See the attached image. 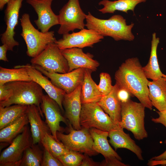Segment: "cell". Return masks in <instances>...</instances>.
I'll return each mask as SVG.
<instances>
[{
    "label": "cell",
    "instance_id": "cell-1",
    "mask_svg": "<svg viewBox=\"0 0 166 166\" xmlns=\"http://www.w3.org/2000/svg\"><path fill=\"white\" fill-rule=\"evenodd\" d=\"M114 78L119 86L126 89L146 108L152 110L148 97V80L137 57L126 59L115 72Z\"/></svg>",
    "mask_w": 166,
    "mask_h": 166
},
{
    "label": "cell",
    "instance_id": "cell-2",
    "mask_svg": "<svg viewBox=\"0 0 166 166\" xmlns=\"http://www.w3.org/2000/svg\"><path fill=\"white\" fill-rule=\"evenodd\" d=\"M85 26L94 30L103 36H109L115 40L132 41L135 37L132 32L134 26L127 25L126 19L121 15H114L108 19H101L93 15L90 12L86 16Z\"/></svg>",
    "mask_w": 166,
    "mask_h": 166
},
{
    "label": "cell",
    "instance_id": "cell-3",
    "mask_svg": "<svg viewBox=\"0 0 166 166\" xmlns=\"http://www.w3.org/2000/svg\"><path fill=\"white\" fill-rule=\"evenodd\" d=\"M4 85L10 89L12 93L7 99L0 101V107H4L15 104L34 105L38 108L43 117L41 105L44 94L42 88L39 84L31 81H12Z\"/></svg>",
    "mask_w": 166,
    "mask_h": 166
},
{
    "label": "cell",
    "instance_id": "cell-4",
    "mask_svg": "<svg viewBox=\"0 0 166 166\" xmlns=\"http://www.w3.org/2000/svg\"><path fill=\"white\" fill-rule=\"evenodd\" d=\"M20 20L22 29L21 35L26 44V54L29 57H36L49 43H54L56 41L54 31L44 33L36 29L30 21L29 14H23Z\"/></svg>",
    "mask_w": 166,
    "mask_h": 166
},
{
    "label": "cell",
    "instance_id": "cell-5",
    "mask_svg": "<svg viewBox=\"0 0 166 166\" xmlns=\"http://www.w3.org/2000/svg\"><path fill=\"white\" fill-rule=\"evenodd\" d=\"M121 119L119 125L123 129L130 131L135 138L139 140L148 136L144 126L146 108L140 102L130 99L121 103Z\"/></svg>",
    "mask_w": 166,
    "mask_h": 166
},
{
    "label": "cell",
    "instance_id": "cell-6",
    "mask_svg": "<svg viewBox=\"0 0 166 166\" xmlns=\"http://www.w3.org/2000/svg\"><path fill=\"white\" fill-rule=\"evenodd\" d=\"M80 122L81 127L89 129L95 128L109 132L123 129L111 118L97 102L82 104Z\"/></svg>",
    "mask_w": 166,
    "mask_h": 166
},
{
    "label": "cell",
    "instance_id": "cell-7",
    "mask_svg": "<svg viewBox=\"0 0 166 166\" xmlns=\"http://www.w3.org/2000/svg\"><path fill=\"white\" fill-rule=\"evenodd\" d=\"M68 125V134L57 132V137L59 141L71 150L84 153L90 156L98 154L93 148V140L89 129L81 127L79 130H76L69 122Z\"/></svg>",
    "mask_w": 166,
    "mask_h": 166
},
{
    "label": "cell",
    "instance_id": "cell-8",
    "mask_svg": "<svg viewBox=\"0 0 166 166\" xmlns=\"http://www.w3.org/2000/svg\"><path fill=\"white\" fill-rule=\"evenodd\" d=\"M86 15L81 7L79 0H69L59 12L60 27L58 33L63 35L75 29L84 28Z\"/></svg>",
    "mask_w": 166,
    "mask_h": 166
},
{
    "label": "cell",
    "instance_id": "cell-9",
    "mask_svg": "<svg viewBox=\"0 0 166 166\" xmlns=\"http://www.w3.org/2000/svg\"><path fill=\"white\" fill-rule=\"evenodd\" d=\"M30 62L49 72L61 73L68 72L67 61L54 43H49L38 56L32 58Z\"/></svg>",
    "mask_w": 166,
    "mask_h": 166
},
{
    "label": "cell",
    "instance_id": "cell-10",
    "mask_svg": "<svg viewBox=\"0 0 166 166\" xmlns=\"http://www.w3.org/2000/svg\"><path fill=\"white\" fill-rule=\"evenodd\" d=\"M10 144L0 154V166H19L25 151L33 144L30 130L27 125Z\"/></svg>",
    "mask_w": 166,
    "mask_h": 166
},
{
    "label": "cell",
    "instance_id": "cell-11",
    "mask_svg": "<svg viewBox=\"0 0 166 166\" xmlns=\"http://www.w3.org/2000/svg\"><path fill=\"white\" fill-rule=\"evenodd\" d=\"M104 37L95 30L84 28L77 32L63 35L62 38L54 43L60 49L73 47L81 49L92 47L95 44L101 41Z\"/></svg>",
    "mask_w": 166,
    "mask_h": 166
},
{
    "label": "cell",
    "instance_id": "cell-12",
    "mask_svg": "<svg viewBox=\"0 0 166 166\" xmlns=\"http://www.w3.org/2000/svg\"><path fill=\"white\" fill-rule=\"evenodd\" d=\"M37 69L49 78L53 84L66 93L73 91L83 82L85 69L80 68L64 73L49 72L41 66L32 65Z\"/></svg>",
    "mask_w": 166,
    "mask_h": 166
},
{
    "label": "cell",
    "instance_id": "cell-13",
    "mask_svg": "<svg viewBox=\"0 0 166 166\" xmlns=\"http://www.w3.org/2000/svg\"><path fill=\"white\" fill-rule=\"evenodd\" d=\"M24 0H10L5 11L6 25L5 31L1 35V40L7 47L8 50L13 51L14 47L19 45L14 38V29L18 24L20 10Z\"/></svg>",
    "mask_w": 166,
    "mask_h": 166
},
{
    "label": "cell",
    "instance_id": "cell-14",
    "mask_svg": "<svg viewBox=\"0 0 166 166\" xmlns=\"http://www.w3.org/2000/svg\"><path fill=\"white\" fill-rule=\"evenodd\" d=\"M41 107L45 117V123L48 126L53 137L59 141L57 136V132H62L63 128L60 126L61 122L68 125L69 121L61 114L57 103L48 95H44Z\"/></svg>",
    "mask_w": 166,
    "mask_h": 166
},
{
    "label": "cell",
    "instance_id": "cell-15",
    "mask_svg": "<svg viewBox=\"0 0 166 166\" xmlns=\"http://www.w3.org/2000/svg\"><path fill=\"white\" fill-rule=\"evenodd\" d=\"M53 0H26L34 8L38 18L34 21L38 29L45 33L53 26L59 24L58 15L52 10L51 5Z\"/></svg>",
    "mask_w": 166,
    "mask_h": 166
},
{
    "label": "cell",
    "instance_id": "cell-16",
    "mask_svg": "<svg viewBox=\"0 0 166 166\" xmlns=\"http://www.w3.org/2000/svg\"><path fill=\"white\" fill-rule=\"evenodd\" d=\"M60 50L67 61L68 72L80 68L88 69L95 71L100 65L97 61L93 59L92 54L85 53L82 49L73 47Z\"/></svg>",
    "mask_w": 166,
    "mask_h": 166
},
{
    "label": "cell",
    "instance_id": "cell-17",
    "mask_svg": "<svg viewBox=\"0 0 166 166\" xmlns=\"http://www.w3.org/2000/svg\"><path fill=\"white\" fill-rule=\"evenodd\" d=\"M81 85L72 92L66 93L62 101L66 118L73 128L77 130L81 128L80 122L82 106L81 99Z\"/></svg>",
    "mask_w": 166,
    "mask_h": 166
},
{
    "label": "cell",
    "instance_id": "cell-18",
    "mask_svg": "<svg viewBox=\"0 0 166 166\" xmlns=\"http://www.w3.org/2000/svg\"><path fill=\"white\" fill-rule=\"evenodd\" d=\"M27 69L32 81L39 84L46 92L47 95L58 104L61 110L64 111L62 101L65 92L54 85L48 78L34 67L30 64L23 65Z\"/></svg>",
    "mask_w": 166,
    "mask_h": 166
},
{
    "label": "cell",
    "instance_id": "cell-19",
    "mask_svg": "<svg viewBox=\"0 0 166 166\" xmlns=\"http://www.w3.org/2000/svg\"><path fill=\"white\" fill-rule=\"evenodd\" d=\"M26 114L30 126L33 144L41 143L45 134L50 132L49 129L42 119L39 109L35 105H28Z\"/></svg>",
    "mask_w": 166,
    "mask_h": 166
},
{
    "label": "cell",
    "instance_id": "cell-20",
    "mask_svg": "<svg viewBox=\"0 0 166 166\" xmlns=\"http://www.w3.org/2000/svg\"><path fill=\"white\" fill-rule=\"evenodd\" d=\"M108 137L109 138V143L116 151L119 148H126L135 154L139 160H144L142 149L131 138L129 134L124 131L123 129L109 132Z\"/></svg>",
    "mask_w": 166,
    "mask_h": 166
},
{
    "label": "cell",
    "instance_id": "cell-21",
    "mask_svg": "<svg viewBox=\"0 0 166 166\" xmlns=\"http://www.w3.org/2000/svg\"><path fill=\"white\" fill-rule=\"evenodd\" d=\"M117 87L115 83L110 92L102 96L97 103L114 122L119 125L121 119V105L117 96Z\"/></svg>",
    "mask_w": 166,
    "mask_h": 166
},
{
    "label": "cell",
    "instance_id": "cell-22",
    "mask_svg": "<svg viewBox=\"0 0 166 166\" xmlns=\"http://www.w3.org/2000/svg\"><path fill=\"white\" fill-rule=\"evenodd\" d=\"M93 140V148L98 153L101 154L105 159L116 157L121 160V157L111 147L107 139L109 132L95 128L89 129Z\"/></svg>",
    "mask_w": 166,
    "mask_h": 166
},
{
    "label": "cell",
    "instance_id": "cell-23",
    "mask_svg": "<svg viewBox=\"0 0 166 166\" xmlns=\"http://www.w3.org/2000/svg\"><path fill=\"white\" fill-rule=\"evenodd\" d=\"M148 97L152 106L159 111L166 109V80L163 77L148 81Z\"/></svg>",
    "mask_w": 166,
    "mask_h": 166
},
{
    "label": "cell",
    "instance_id": "cell-24",
    "mask_svg": "<svg viewBox=\"0 0 166 166\" xmlns=\"http://www.w3.org/2000/svg\"><path fill=\"white\" fill-rule=\"evenodd\" d=\"M92 72L90 69H85L81 94L82 104L97 102L102 97L97 88V84L92 78Z\"/></svg>",
    "mask_w": 166,
    "mask_h": 166
},
{
    "label": "cell",
    "instance_id": "cell-25",
    "mask_svg": "<svg viewBox=\"0 0 166 166\" xmlns=\"http://www.w3.org/2000/svg\"><path fill=\"white\" fill-rule=\"evenodd\" d=\"M159 42L160 38L157 37L156 33H154L152 34L149 59L147 64L143 67L147 78L152 80H156L163 77V73L159 67L157 54V48Z\"/></svg>",
    "mask_w": 166,
    "mask_h": 166
},
{
    "label": "cell",
    "instance_id": "cell-26",
    "mask_svg": "<svg viewBox=\"0 0 166 166\" xmlns=\"http://www.w3.org/2000/svg\"><path fill=\"white\" fill-rule=\"evenodd\" d=\"M147 0H117L110 1L109 0H102L98 4L102 5L103 8L98 10L102 14L114 13L116 10L121 11L128 13V10L134 11L137 5L142 2H145Z\"/></svg>",
    "mask_w": 166,
    "mask_h": 166
},
{
    "label": "cell",
    "instance_id": "cell-27",
    "mask_svg": "<svg viewBox=\"0 0 166 166\" xmlns=\"http://www.w3.org/2000/svg\"><path fill=\"white\" fill-rule=\"evenodd\" d=\"M28 123L26 113L14 122L0 129V142L10 144L18 135L23 131Z\"/></svg>",
    "mask_w": 166,
    "mask_h": 166
},
{
    "label": "cell",
    "instance_id": "cell-28",
    "mask_svg": "<svg viewBox=\"0 0 166 166\" xmlns=\"http://www.w3.org/2000/svg\"><path fill=\"white\" fill-rule=\"evenodd\" d=\"M28 105H13L0 107V129L14 122L26 113Z\"/></svg>",
    "mask_w": 166,
    "mask_h": 166
},
{
    "label": "cell",
    "instance_id": "cell-29",
    "mask_svg": "<svg viewBox=\"0 0 166 166\" xmlns=\"http://www.w3.org/2000/svg\"><path fill=\"white\" fill-rule=\"evenodd\" d=\"M31 81L26 69L23 65L16 66L11 69L0 67V85L12 81Z\"/></svg>",
    "mask_w": 166,
    "mask_h": 166
},
{
    "label": "cell",
    "instance_id": "cell-30",
    "mask_svg": "<svg viewBox=\"0 0 166 166\" xmlns=\"http://www.w3.org/2000/svg\"><path fill=\"white\" fill-rule=\"evenodd\" d=\"M43 153L38 145L32 144L25 151L19 166H42Z\"/></svg>",
    "mask_w": 166,
    "mask_h": 166
},
{
    "label": "cell",
    "instance_id": "cell-31",
    "mask_svg": "<svg viewBox=\"0 0 166 166\" xmlns=\"http://www.w3.org/2000/svg\"><path fill=\"white\" fill-rule=\"evenodd\" d=\"M41 143L44 148L57 158L71 151L61 142L56 140L50 133L45 134Z\"/></svg>",
    "mask_w": 166,
    "mask_h": 166
},
{
    "label": "cell",
    "instance_id": "cell-32",
    "mask_svg": "<svg viewBox=\"0 0 166 166\" xmlns=\"http://www.w3.org/2000/svg\"><path fill=\"white\" fill-rule=\"evenodd\" d=\"M84 156L81 153L71 150L57 158L63 166H81Z\"/></svg>",
    "mask_w": 166,
    "mask_h": 166
},
{
    "label": "cell",
    "instance_id": "cell-33",
    "mask_svg": "<svg viewBox=\"0 0 166 166\" xmlns=\"http://www.w3.org/2000/svg\"><path fill=\"white\" fill-rule=\"evenodd\" d=\"M100 81L97 88L102 96L106 95L112 90L113 86L112 85V80L110 75L108 73L102 72L100 74Z\"/></svg>",
    "mask_w": 166,
    "mask_h": 166
},
{
    "label": "cell",
    "instance_id": "cell-34",
    "mask_svg": "<svg viewBox=\"0 0 166 166\" xmlns=\"http://www.w3.org/2000/svg\"><path fill=\"white\" fill-rule=\"evenodd\" d=\"M63 166L62 163L57 158L44 148L42 166Z\"/></svg>",
    "mask_w": 166,
    "mask_h": 166
},
{
    "label": "cell",
    "instance_id": "cell-35",
    "mask_svg": "<svg viewBox=\"0 0 166 166\" xmlns=\"http://www.w3.org/2000/svg\"><path fill=\"white\" fill-rule=\"evenodd\" d=\"M117 96L118 99L121 103L127 101L130 99L131 96H133L126 89L119 87L117 85Z\"/></svg>",
    "mask_w": 166,
    "mask_h": 166
},
{
    "label": "cell",
    "instance_id": "cell-36",
    "mask_svg": "<svg viewBox=\"0 0 166 166\" xmlns=\"http://www.w3.org/2000/svg\"><path fill=\"white\" fill-rule=\"evenodd\" d=\"M100 166H128V164L122 162L116 157L105 159L100 163Z\"/></svg>",
    "mask_w": 166,
    "mask_h": 166
},
{
    "label": "cell",
    "instance_id": "cell-37",
    "mask_svg": "<svg viewBox=\"0 0 166 166\" xmlns=\"http://www.w3.org/2000/svg\"><path fill=\"white\" fill-rule=\"evenodd\" d=\"M12 90L6 88L4 85H0V101L9 98L12 94Z\"/></svg>",
    "mask_w": 166,
    "mask_h": 166
},
{
    "label": "cell",
    "instance_id": "cell-38",
    "mask_svg": "<svg viewBox=\"0 0 166 166\" xmlns=\"http://www.w3.org/2000/svg\"><path fill=\"white\" fill-rule=\"evenodd\" d=\"M159 115L157 118H152V121L155 123H160L164 125L166 128V109L162 111H156Z\"/></svg>",
    "mask_w": 166,
    "mask_h": 166
},
{
    "label": "cell",
    "instance_id": "cell-39",
    "mask_svg": "<svg viewBox=\"0 0 166 166\" xmlns=\"http://www.w3.org/2000/svg\"><path fill=\"white\" fill-rule=\"evenodd\" d=\"M84 156L81 166H100V163L95 162L90 158L88 155L84 154Z\"/></svg>",
    "mask_w": 166,
    "mask_h": 166
},
{
    "label": "cell",
    "instance_id": "cell-40",
    "mask_svg": "<svg viewBox=\"0 0 166 166\" xmlns=\"http://www.w3.org/2000/svg\"><path fill=\"white\" fill-rule=\"evenodd\" d=\"M8 50L7 46L3 44L0 46V60L5 61H8L6 57V52Z\"/></svg>",
    "mask_w": 166,
    "mask_h": 166
},
{
    "label": "cell",
    "instance_id": "cell-41",
    "mask_svg": "<svg viewBox=\"0 0 166 166\" xmlns=\"http://www.w3.org/2000/svg\"><path fill=\"white\" fill-rule=\"evenodd\" d=\"M147 165L149 166H154L158 165H166V160H149L147 163Z\"/></svg>",
    "mask_w": 166,
    "mask_h": 166
},
{
    "label": "cell",
    "instance_id": "cell-42",
    "mask_svg": "<svg viewBox=\"0 0 166 166\" xmlns=\"http://www.w3.org/2000/svg\"><path fill=\"white\" fill-rule=\"evenodd\" d=\"M164 143L166 144V140L164 141ZM150 160H166V150L161 154L152 158Z\"/></svg>",
    "mask_w": 166,
    "mask_h": 166
},
{
    "label": "cell",
    "instance_id": "cell-43",
    "mask_svg": "<svg viewBox=\"0 0 166 166\" xmlns=\"http://www.w3.org/2000/svg\"><path fill=\"white\" fill-rule=\"evenodd\" d=\"M10 0H0V9L2 10L5 6Z\"/></svg>",
    "mask_w": 166,
    "mask_h": 166
},
{
    "label": "cell",
    "instance_id": "cell-44",
    "mask_svg": "<svg viewBox=\"0 0 166 166\" xmlns=\"http://www.w3.org/2000/svg\"><path fill=\"white\" fill-rule=\"evenodd\" d=\"M163 77L165 80H166V75H165L163 74Z\"/></svg>",
    "mask_w": 166,
    "mask_h": 166
}]
</instances>
